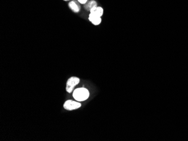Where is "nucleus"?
<instances>
[{
	"label": "nucleus",
	"mask_w": 188,
	"mask_h": 141,
	"mask_svg": "<svg viewBox=\"0 0 188 141\" xmlns=\"http://www.w3.org/2000/svg\"><path fill=\"white\" fill-rule=\"evenodd\" d=\"M73 96L77 101H83L89 97L90 93L86 88H80L76 89L74 91Z\"/></svg>",
	"instance_id": "nucleus-1"
},
{
	"label": "nucleus",
	"mask_w": 188,
	"mask_h": 141,
	"mask_svg": "<svg viewBox=\"0 0 188 141\" xmlns=\"http://www.w3.org/2000/svg\"><path fill=\"white\" fill-rule=\"evenodd\" d=\"M80 79L77 77H73L70 78L66 83V91L70 93L73 90L74 87L78 85L80 83Z\"/></svg>",
	"instance_id": "nucleus-2"
},
{
	"label": "nucleus",
	"mask_w": 188,
	"mask_h": 141,
	"mask_svg": "<svg viewBox=\"0 0 188 141\" xmlns=\"http://www.w3.org/2000/svg\"><path fill=\"white\" fill-rule=\"evenodd\" d=\"M81 107V103L72 100H68L65 101L64 104V108L65 110L69 111L77 109Z\"/></svg>",
	"instance_id": "nucleus-3"
},
{
	"label": "nucleus",
	"mask_w": 188,
	"mask_h": 141,
	"mask_svg": "<svg viewBox=\"0 0 188 141\" xmlns=\"http://www.w3.org/2000/svg\"><path fill=\"white\" fill-rule=\"evenodd\" d=\"M69 7L74 12L76 13L78 12L81 10V6L80 5V3L76 0L71 1L69 3Z\"/></svg>",
	"instance_id": "nucleus-4"
},
{
	"label": "nucleus",
	"mask_w": 188,
	"mask_h": 141,
	"mask_svg": "<svg viewBox=\"0 0 188 141\" xmlns=\"http://www.w3.org/2000/svg\"><path fill=\"white\" fill-rule=\"evenodd\" d=\"M97 6V3L95 0H91L89 2L86 3L84 5V7L87 11H90L93 8Z\"/></svg>",
	"instance_id": "nucleus-5"
},
{
	"label": "nucleus",
	"mask_w": 188,
	"mask_h": 141,
	"mask_svg": "<svg viewBox=\"0 0 188 141\" xmlns=\"http://www.w3.org/2000/svg\"><path fill=\"white\" fill-rule=\"evenodd\" d=\"M94 13L98 16V17H101V16H103V13H104V10L100 6H97L96 7V9L95 10V11L94 12Z\"/></svg>",
	"instance_id": "nucleus-6"
},
{
	"label": "nucleus",
	"mask_w": 188,
	"mask_h": 141,
	"mask_svg": "<svg viewBox=\"0 0 188 141\" xmlns=\"http://www.w3.org/2000/svg\"><path fill=\"white\" fill-rule=\"evenodd\" d=\"M101 22V17H97L95 18L94 20L91 22L95 26H98L99 25Z\"/></svg>",
	"instance_id": "nucleus-7"
},
{
	"label": "nucleus",
	"mask_w": 188,
	"mask_h": 141,
	"mask_svg": "<svg viewBox=\"0 0 188 141\" xmlns=\"http://www.w3.org/2000/svg\"><path fill=\"white\" fill-rule=\"evenodd\" d=\"M97 17H98L94 12H90V14H89V20L92 22L95 18H96Z\"/></svg>",
	"instance_id": "nucleus-8"
},
{
	"label": "nucleus",
	"mask_w": 188,
	"mask_h": 141,
	"mask_svg": "<svg viewBox=\"0 0 188 141\" xmlns=\"http://www.w3.org/2000/svg\"><path fill=\"white\" fill-rule=\"evenodd\" d=\"M87 1H88V0H78V2H79L80 3L84 4V5H85L86 3L87 2Z\"/></svg>",
	"instance_id": "nucleus-9"
},
{
	"label": "nucleus",
	"mask_w": 188,
	"mask_h": 141,
	"mask_svg": "<svg viewBox=\"0 0 188 141\" xmlns=\"http://www.w3.org/2000/svg\"><path fill=\"white\" fill-rule=\"evenodd\" d=\"M64 1H69V0H64Z\"/></svg>",
	"instance_id": "nucleus-10"
}]
</instances>
